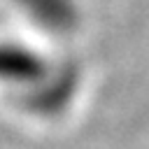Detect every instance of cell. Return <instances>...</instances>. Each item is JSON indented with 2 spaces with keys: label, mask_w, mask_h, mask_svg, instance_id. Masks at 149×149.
I'll return each instance as SVG.
<instances>
[]
</instances>
